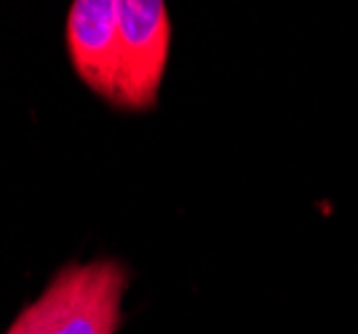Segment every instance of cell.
Instances as JSON below:
<instances>
[{"label":"cell","instance_id":"cell-1","mask_svg":"<svg viewBox=\"0 0 358 334\" xmlns=\"http://www.w3.org/2000/svg\"><path fill=\"white\" fill-rule=\"evenodd\" d=\"M131 275L118 259L70 262L6 334H118Z\"/></svg>","mask_w":358,"mask_h":334},{"label":"cell","instance_id":"cell-2","mask_svg":"<svg viewBox=\"0 0 358 334\" xmlns=\"http://www.w3.org/2000/svg\"><path fill=\"white\" fill-rule=\"evenodd\" d=\"M171 51V19L164 0H118V70L113 107L150 112Z\"/></svg>","mask_w":358,"mask_h":334},{"label":"cell","instance_id":"cell-3","mask_svg":"<svg viewBox=\"0 0 358 334\" xmlns=\"http://www.w3.org/2000/svg\"><path fill=\"white\" fill-rule=\"evenodd\" d=\"M64 43L80 83L113 105L118 70V0H75L67 11Z\"/></svg>","mask_w":358,"mask_h":334}]
</instances>
